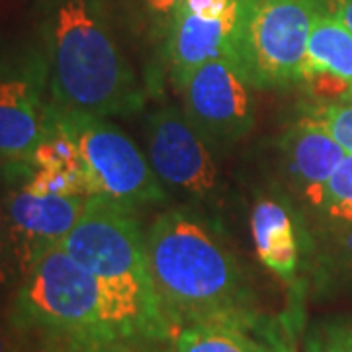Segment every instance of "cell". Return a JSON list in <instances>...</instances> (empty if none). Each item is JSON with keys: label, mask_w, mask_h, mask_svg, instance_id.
Here are the masks:
<instances>
[{"label": "cell", "mask_w": 352, "mask_h": 352, "mask_svg": "<svg viewBox=\"0 0 352 352\" xmlns=\"http://www.w3.org/2000/svg\"><path fill=\"white\" fill-rule=\"evenodd\" d=\"M147 256L164 317L173 333L194 325L289 333L263 314L251 280L235 254L201 217L168 210L149 227Z\"/></svg>", "instance_id": "1"}, {"label": "cell", "mask_w": 352, "mask_h": 352, "mask_svg": "<svg viewBox=\"0 0 352 352\" xmlns=\"http://www.w3.org/2000/svg\"><path fill=\"white\" fill-rule=\"evenodd\" d=\"M8 325L25 352H173L61 247L20 278Z\"/></svg>", "instance_id": "2"}, {"label": "cell", "mask_w": 352, "mask_h": 352, "mask_svg": "<svg viewBox=\"0 0 352 352\" xmlns=\"http://www.w3.org/2000/svg\"><path fill=\"white\" fill-rule=\"evenodd\" d=\"M39 10L51 104L96 118L141 110L143 88L106 0H39Z\"/></svg>", "instance_id": "3"}, {"label": "cell", "mask_w": 352, "mask_h": 352, "mask_svg": "<svg viewBox=\"0 0 352 352\" xmlns=\"http://www.w3.org/2000/svg\"><path fill=\"white\" fill-rule=\"evenodd\" d=\"M61 249L96 278L124 311L157 339L173 344L175 333L161 309L135 210L88 196Z\"/></svg>", "instance_id": "4"}, {"label": "cell", "mask_w": 352, "mask_h": 352, "mask_svg": "<svg viewBox=\"0 0 352 352\" xmlns=\"http://www.w3.org/2000/svg\"><path fill=\"white\" fill-rule=\"evenodd\" d=\"M50 113L80 153L88 196L116 201L129 210L166 200V190L147 155L120 127L106 118L69 112L55 104H51Z\"/></svg>", "instance_id": "5"}, {"label": "cell", "mask_w": 352, "mask_h": 352, "mask_svg": "<svg viewBox=\"0 0 352 352\" xmlns=\"http://www.w3.org/2000/svg\"><path fill=\"white\" fill-rule=\"evenodd\" d=\"M325 0H254L239 45V65L252 88L300 82L307 39Z\"/></svg>", "instance_id": "6"}, {"label": "cell", "mask_w": 352, "mask_h": 352, "mask_svg": "<svg viewBox=\"0 0 352 352\" xmlns=\"http://www.w3.org/2000/svg\"><path fill=\"white\" fill-rule=\"evenodd\" d=\"M178 90L182 112L210 145H233L254 129L252 85L235 57L204 63L178 85Z\"/></svg>", "instance_id": "7"}, {"label": "cell", "mask_w": 352, "mask_h": 352, "mask_svg": "<svg viewBox=\"0 0 352 352\" xmlns=\"http://www.w3.org/2000/svg\"><path fill=\"white\" fill-rule=\"evenodd\" d=\"M147 159L164 190L194 204L221 196V178L212 145L182 110L163 106L147 118Z\"/></svg>", "instance_id": "8"}, {"label": "cell", "mask_w": 352, "mask_h": 352, "mask_svg": "<svg viewBox=\"0 0 352 352\" xmlns=\"http://www.w3.org/2000/svg\"><path fill=\"white\" fill-rule=\"evenodd\" d=\"M43 55L0 63V157L25 161L47 131L51 100H45Z\"/></svg>", "instance_id": "9"}, {"label": "cell", "mask_w": 352, "mask_h": 352, "mask_svg": "<svg viewBox=\"0 0 352 352\" xmlns=\"http://www.w3.org/2000/svg\"><path fill=\"white\" fill-rule=\"evenodd\" d=\"M87 196H39L24 186L6 200L8 235L20 278L51 249L61 247L85 212Z\"/></svg>", "instance_id": "10"}, {"label": "cell", "mask_w": 352, "mask_h": 352, "mask_svg": "<svg viewBox=\"0 0 352 352\" xmlns=\"http://www.w3.org/2000/svg\"><path fill=\"white\" fill-rule=\"evenodd\" d=\"M254 0H239L221 18H201L180 8L166 30V59L178 87L190 73L219 57L239 61V45Z\"/></svg>", "instance_id": "11"}, {"label": "cell", "mask_w": 352, "mask_h": 352, "mask_svg": "<svg viewBox=\"0 0 352 352\" xmlns=\"http://www.w3.org/2000/svg\"><path fill=\"white\" fill-rule=\"evenodd\" d=\"M284 176L296 196L314 212L346 151L311 113H303L280 139Z\"/></svg>", "instance_id": "12"}, {"label": "cell", "mask_w": 352, "mask_h": 352, "mask_svg": "<svg viewBox=\"0 0 352 352\" xmlns=\"http://www.w3.org/2000/svg\"><path fill=\"white\" fill-rule=\"evenodd\" d=\"M298 87L311 104L352 100V32L331 8L311 25Z\"/></svg>", "instance_id": "13"}, {"label": "cell", "mask_w": 352, "mask_h": 352, "mask_svg": "<svg viewBox=\"0 0 352 352\" xmlns=\"http://www.w3.org/2000/svg\"><path fill=\"white\" fill-rule=\"evenodd\" d=\"M251 235L256 258L289 288L300 286L302 241L294 212L280 198L263 196L251 212Z\"/></svg>", "instance_id": "14"}, {"label": "cell", "mask_w": 352, "mask_h": 352, "mask_svg": "<svg viewBox=\"0 0 352 352\" xmlns=\"http://www.w3.org/2000/svg\"><path fill=\"white\" fill-rule=\"evenodd\" d=\"M173 352H294V337L231 325H194L176 331Z\"/></svg>", "instance_id": "15"}, {"label": "cell", "mask_w": 352, "mask_h": 352, "mask_svg": "<svg viewBox=\"0 0 352 352\" xmlns=\"http://www.w3.org/2000/svg\"><path fill=\"white\" fill-rule=\"evenodd\" d=\"M319 276L325 282H352V226L317 227Z\"/></svg>", "instance_id": "16"}, {"label": "cell", "mask_w": 352, "mask_h": 352, "mask_svg": "<svg viewBox=\"0 0 352 352\" xmlns=\"http://www.w3.org/2000/svg\"><path fill=\"white\" fill-rule=\"evenodd\" d=\"M314 214L317 227L352 226V155L346 153L331 176L323 200Z\"/></svg>", "instance_id": "17"}, {"label": "cell", "mask_w": 352, "mask_h": 352, "mask_svg": "<svg viewBox=\"0 0 352 352\" xmlns=\"http://www.w3.org/2000/svg\"><path fill=\"white\" fill-rule=\"evenodd\" d=\"M51 110V108H50ZM34 168H53V170H82L80 153L75 141L65 133L53 120L47 122V131L25 159Z\"/></svg>", "instance_id": "18"}, {"label": "cell", "mask_w": 352, "mask_h": 352, "mask_svg": "<svg viewBox=\"0 0 352 352\" xmlns=\"http://www.w3.org/2000/svg\"><path fill=\"white\" fill-rule=\"evenodd\" d=\"M39 196H87V178L82 170H53V168H34L24 184Z\"/></svg>", "instance_id": "19"}, {"label": "cell", "mask_w": 352, "mask_h": 352, "mask_svg": "<svg viewBox=\"0 0 352 352\" xmlns=\"http://www.w3.org/2000/svg\"><path fill=\"white\" fill-rule=\"evenodd\" d=\"M307 113L317 118L329 133L337 139L340 147L352 155V100L339 104H311Z\"/></svg>", "instance_id": "20"}, {"label": "cell", "mask_w": 352, "mask_h": 352, "mask_svg": "<svg viewBox=\"0 0 352 352\" xmlns=\"http://www.w3.org/2000/svg\"><path fill=\"white\" fill-rule=\"evenodd\" d=\"M314 337L323 352H352V315L331 319Z\"/></svg>", "instance_id": "21"}, {"label": "cell", "mask_w": 352, "mask_h": 352, "mask_svg": "<svg viewBox=\"0 0 352 352\" xmlns=\"http://www.w3.org/2000/svg\"><path fill=\"white\" fill-rule=\"evenodd\" d=\"M184 2L186 0H141L145 14L159 28H163L164 32L168 30V25L173 22L176 12L184 6Z\"/></svg>", "instance_id": "22"}, {"label": "cell", "mask_w": 352, "mask_h": 352, "mask_svg": "<svg viewBox=\"0 0 352 352\" xmlns=\"http://www.w3.org/2000/svg\"><path fill=\"white\" fill-rule=\"evenodd\" d=\"M14 270H16V263H14L10 235H8V219H6V210L0 204V286H4L10 280Z\"/></svg>", "instance_id": "23"}, {"label": "cell", "mask_w": 352, "mask_h": 352, "mask_svg": "<svg viewBox=\"0 0 352 352\" xmlns=\"http://www.w3.org/2000/svg\"><path fill=\"white\" fill-rule=\"evenodd\" d=\"M239 0H186L184 10L201 16V18H221L229 14Z\"/></svg>", "instance_id": "24"}, {"label": "cell", "mask_w": 352, "mask_h": 352, "mask_svg": "<svg viewBox=\"0 0 352 352\" xmlns=\"http://www.w3.org/2000/svg\"><path fill=\"white\" fill-rule=\"evenodd\" d=\"M0 352H25L20 339L14 335L10 325H2L0 323Z\"/></svg>", "instance_id": "25"}, {"label": "cell", "mask_w": 352, "mask_h": 352, "mask_svg": "<svg viewBox=\"0 0 352 352\" xmlns=\"http://www.w3.org/2000/svg\"><path fill=\"white\" fill-rule=\"evenodd\" d=\"M333 12L340 18V22L352 32V0H335Z\"/></svg>", "instance_id": "26"}, {"label": "cell", "mask_w": 352, "mask_h": 352, "mask_svg": "<svg viewBox=\"0 0 352 352\" xmlns=\"http://www.w3.org/2000/svg\"><path fill=\"white\" fill-rule=\"evenodd\" d=\"M303 352H323V351H321V346H319V342L315 340L314 335H311L309 339L305 340V346H303Z\"/></svg>", "instance_id": "27"}, {"label": "cell", "mask_w": 352, "mask_h": 352, "mask_svg": "<svg viewBox=\"0 0 352 352\" xmlns=\"http://www.w3.org/2000/svg\"><path fill=\"white\" fill-rule=\"evenodd\" d=\"M325 2H327L329 6H333V2H335V0H325Z\"/></svg>", "instance_id": "28"}]
</instances>
